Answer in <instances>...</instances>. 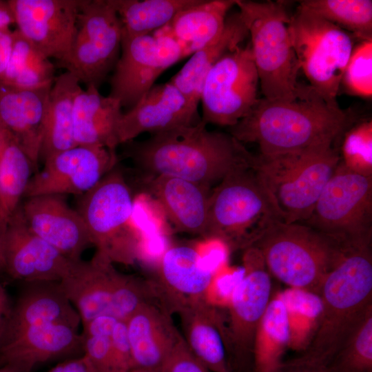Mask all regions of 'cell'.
<instances>
[{"instance_id": "52a82bcc", "label": "cell", "mask_w": 372, "mask_h": 372, "mask_svg": "<svg viewBox=\"0 0 372 372\" xmlns=\"http://www.w3.org/2000/svg\"><path fill=\"white\" fill-rule=\"evenodd\" d=\"M251 37L253 59L264 98L294 100L306 86L297 81L300 69L290 39L286 3L236 0Z\"/></svg>"}, {"instance_id": "f35d334b", "label": "cell", "mask_w": 372, "mask_h": 372, "mask_svg": "<svg viewBox=\"0 0 372 372\" xmlns=\"http://www.w3.org/2000/svg\"><path fill=\"white\" fill-rule=\"evenodd\" d=\"M342 82L351 94L362 97L372 95V40L362 41L353 48Z\"/></svg>"}, {"instance_id": "f1b7e54d", "label": "cell", "mask_w": 372, "mask_h": 372, "mask_svg": "<svg viewBox=\"0 0 372 372\" xmlns=\"http://www.w3.org/2000/svg\"><path fill=\"white\" fill-rule=\"evenodd\" d=\"M249 36L238 12L227 15L223 31L191 55L183 67L169 81L198 109L205 79L215 63L236 49Z\"/></svg>"}, {"instance_id": "b9f144b4", "label": "cell", "mask_w": 372, "mask_h": 372, "mask_svg": "<svg viewBox=\"0 0 372 372\" xmlns=\"http://www.w3.org/2000/svg\"><path fill=\"white\" fill-rule=\"evenodd\" d=\"M160 372L211 371L192 354L180 335Z\"/></svg>"}, {"instance_id": "ac0fdd59", "label": "cell", "mask_w": 372, "mask_h": 372, "mask_svg": "<svg viewBox=\"0 0 372 372\" xmlns=\"http://www.w3.org/2000/svg\"><path fill=\"white\" fill-rule=\"evenodd\" d=\"M6 273L25 284L59 282L71 261L28 227L20 206L3 232Z\"/></svg>"}, {"instance_id": "30bf717a", "label": "cell", "mask_w": 372, "mask_h": 372, "mask_svg": "<svg viewBox=\"0 0 372 372\" xmlns=\"http://www.w3.org/2000/svg\"><path fill=\"white\" fill-rule=\"evenodd\" d=\"M302 223L349 247L371 245L372 176L354 172L340 160Z\"/></svg>"}, {"instance_id": "c3c4849f", "label": "cell", "mask_w": 372, "mask_h": 372, "mask_svg": "<svg viewBox=\"0 0 372 372\" xmlns=\"http://www.w3.org/2000/svg\"><path fill=\"white\" fill-rule=\"evenodd\" d=\"M6 273V264L3 249V229L0 223V274Z\"/></svg>"}, {"instance_id": "cb8c5ba5", "label": "cell", "mask_w": 372, "mask_h": 372, "mask_svg": "<svg viewBox=\"0 0 372 372\" xmlns=\"http://www.w3.org/2000/svg\"><path fill=\"white\" fill-rule=\"evenodd\" d=\"M176 313L192 354L211 372H231L227 325L217 308L206 298L185 304Z\"/></svg>"}, {"instance_id": "d4e9b609", "label": "cell", "mask_w": 372, "mask_h": 372, "mask_svg": "<svg viewBox=\"0 0 372 372\" xmlns=\"http://www.w3.org/2000/svg\"><path fill=\"white\" fill-rule=\"evenodd\" d=\"M64 323L78 327L80 316L59 282L25 284L14 305L10 308L0 347L21 331L31 327Z\"/></svg>"}, {"instance_id": "d590c367", "label": "cell", "mask_w": 372, "mask_h": 372, "mask_svg": "<svg viewBox=\"0 0 372 372\" xmlns=\"http://www.w3.org/2000/svg\"><path fill=\"white\" fill-rule=\"evenodd\" d=\"M299 6L352 32L362 41L372 40L371 0H304Z\"/></svg>"}, {"instance_id": "484cf974", "label": "cell", "mask_w": 372, "mask_h": 372, "mask_svg": "<svg viewBox=\"0 0 372 372\" xmlns=\"http://www.w3.org/2000/svg\"><path fill=\"white\" fill-rule=\"evenodd\" d=\"M78 329L64 323L28 328L0 347V366L10 364L30 372L39 364L82 349Z\"/></svg>"}, {"instance_id": "44dd1931", "label": "cell", "mask_w": 372, "mask_h": 372, "mask_svg": "<svg viewBox=\"0 0 372 372\" xmlns=\"http://www.w3.org/2000/svg\"><path fill=\"white\" fill-rule=\"evenodd\" d=\"M158 278V282L154 284L159 300L170 312H176L190 302L206 298L214 273L203 263L196 249L179 245L162 254Z\"/></svg>"}, {"instance_id": "74e56055", "label": "cell", "mask_w": 372, "mask_h": 372, "mask_svg": "<svg viewBox=\"0 0 372 372\" xmlns=\"http://www.w3.org/2000/svg\"><path fill=\"white\" fill-rule=\"evenodd\" d=\"M340 161L350 169L372 176V122L364 121L347 132Z\"/></svg>"}, {"instance_id": "f907efd6", "label": "cell", "mask_w": 372, "mask_h": 372, "mask_svg": "<svg viewBox=\"0 0 372 372\" xmlns=\"http://www.w3.org/2000/svg\"><path fill=\"white\" fill-rule=\"evenodd\" d=\"M130 372H158V371L144 370V369H133Z\"/></svg>"}, {"instance_id": "ab89813d", "label": "cell", "mask_w": 372, "mask_h": 372, "mask_svg": "<svg viewBox=\"0 0 372 372\" xmlns=\"http://www.w3.org/2000/svg\"><path fill=\"white\" fill-rule=\"evenodd\" d=\"M83 335L81 356L89 372H113L109 336Z\"/></svg>"}, {"instance_id": "603a6c76", "label": "cell", "mask_w": 372, "mask_h": 372, "mask_svg": "<svg viewBox=\"0 0 372 372\" xmlns=\"http://www.w3.org/2000/svg\"><path fill=\"white\" fill-rule=\"evenodd\" d=\"M52 84L21 89L0 83V124L16 138L34 168L40 160Z\"/></svg>"}, {"instance_id": "4dcf8cb0", "label": "cell", "mask_w": 372, "mask_h": 372, "mask_svg": "<svg viewBox=\"0 0 372 372\" xmlns=\"http://www.w3.org/2000/svg\"><path fill=\"white\" fill-rule=\"evenodd\" d=\"M81 88L70 72L56 76L49 94L45 133L40 159L76 145L73 135V109Z\"/></svg>"}, {"instance_id": "f6af8a7d", "label": "cell", "mask_w": 372, "mask_h": 372, "mask_svg": "<svg viewBox=\"0 0 372 372\" xmlns=\"http://www.w3.org/2000/svg\"><path fill=\"white\" fill-rule=\"evenodd\" d=\"M49 372H89L82 358L70 360L53 367Z\"/></svg>"}, {"instance_id": "f546056e", "label": "cell", "mask_w": 372, "mask_h": 372, "mask_svg": "<svg viewBox=\"0 0 372 372\" xmlns=\"http://www.w3.org/2000/svg\"><path fill=\"white\" fill-rule=\"evenodd\" d=\"M234 6L236 0H199L178 12L162 28L179 43L187 57L223 31L227 14Z\"/></svg>"}, {"instance_id": "ba28073f", "label": "cell", "mask_w": 372, "mask_h": 372, "mask_svg": "<svg viewBox=\"0 0 372 372\" xmlns=\"http://www.w3.org/2000/svg\"><path fill=\"white\" fill-rule=\"evenodd\" d=\"M254 165L231 170L210 194L205 238L244 249L280 219Z\"/></svg>"}, {"instance_id": "277c9868", "label": "cell", "mask_w": 372, "mask_h": 372, "mask_svg": "<svg viewBox=\"0 0 372 372\" xmlns=\"http://www.w3.org/2000/svg\"><path fill=\"white\" fill-rule=\"evenodd\" d=\"M251 246L258 249L269 273L280 282L318 296L327 276L352 247L304 223L280 219L273 220Z\"/></svg>"}, {"instance_id": "1f68e13d", "label": "cell", "mask_w": 372, "mask_h": 372, "mask_svg": "<svg viewBox=\"0 0 372 372\" xmlns=\"http://www.w3.org/2000/svg\"><path fill=\"white\" fill-rule=\"evenodd\" d=\"M35 169L16 138L0 124V223H6L21 205Z\"/></svg>"}, {"instance_id": "8992f818", "label": "cell", "mask_w": 372, "mask_h": 372, "mask_svg": "<svg viewBox=\"0 0 372 372\" xmlns=\"http://www.w3.org/2000/svg\"><path fill=\"white\" fill-rule=\"evenodd\" d=\"M96 251L89 260H72L59 282L84 325L99 316L125 321L142 304L158 300L154 283L118 271Z\"/></svg>"}, {"instance_id": "7a4b0ae2", "label": "cell", "mask_w": 372, "mask_h": 372, "mask_svg": "<svg viewBox=\"0 0 372 372\" xmlns=\"http://www.w3.org/2000/svg\"><path fill=\"white\" fill-rule=\"evenodd\" d=\"M353 121L351 113L330 105L309 85L294 100L258 99L230 134L256 143L260 155L273 156L334 143Z\"/></svg>"}, {"instance_id": "8d00e7d4", "label": "cell", "mask_w": 372, "mask_h": 372, "mask_svg": "<svg viewBox=\"0 0 372 372\" xmlns=\"http://www.w3.org/2000/svg\"><path fill=\"white\" fill-rule=\"evenodd\" d=\"M326 366L329 372H372V309Z\"/></svg>"}, {"instance_id": "d6a6232c", "label": "cell", "mask_w": 372, "mask_h": 372, "mask_svg": "<svg viewBox=\"0 0 372 372\" xmlns=\"http://www.w3.org/2000/svg\"><path fill=\"white\" fill-rule=\"evenodd\" d=\"M291 331L281 293L271 298L258 325L254 345L253 372H276L289 347Z\"/></svg>"}, {"instance_id": "83f0119b", "label": "cell", "mask_w": 372, "mask_h": 372, "mask_svg": "<svg viewBox=\"0 0 372 372\" xmlns=\"http://www.w3.org/2000/svg\"><path fill=\"white\" fill-rule=\"evenodd\" d=\"M120 101L102 95L99 88L82 87L73 109V135L76 145L99 146L115 149L119 145L117 127L123 114Z\"/></svg>"}, {"instance_id": "ffe728a7", "label": "cell", "mask_w": 372, "mask_h": 372, "mask_svg": "<svg viewBox=\"0 0 372 372\" xmlns=\"http://www.w3.org/2000/svg\"><path fill=\"white\" fill-rule=\"evenodd\" d=\"M197 108L170 81L154 84L128 111L117 127L118 144L133 141L141 134L151 135L200 122Z\"/></svg>"}, {"instance_id": "e0dca14e", "label": "cell", "mask_w": 372, "mask_h": 372, "mask_svg": "<svg viewBox=\"0 0 372 372\" xmlns=\"http://www.w3.org/2000/svg\"><path fill=\"white\" fill-rule=\"evenodd\" d=\"M17 30L50 59L68 54L76 32L80 0H8Z\"/></svg>"}, {"instance_id": "681fc988", "label": "cell", "mask_w": 372, "mask_h": 372, "mask_svg": "<svg viewBox=\"0 0 372 372\" xmlns=\"http://www.w3.org/2000/svg\"><path fill=\"white\" fill-rule=\"evenodd\" d=\"M0 372H20L16 367L6 364L0 366Z\"/></svg>"}, {"instance_id": "d6986e66", "label": "cell", "mask_w": 372, "mask_h": 372, "mask_svg": "<svg viewBox=\"0 0 372 372\" xmlns=\"http://www.w3.org/2000/svg\"><path fill=\"white\" fill-rule=\"evenodd\" d=\"M62 195L26 198L20 209L29 229L70 260L81 259L92 241L79 211Z\"/></svg>"}, {"instance_id": "2e32d148", "label": "cell", "mask_w": 372, "mask_h": 372, "mask_svg": "<svg viewBox=\"0 0 372 372\" xmlns=\"http://www.w3.org/2000/svg\"><path fill=\"white\" fill-rule=\"evenodd\" d=\"M31 177L23 198L40 195H83L116 167L115 149L74 145L43 161Z\"/></svg>"}, {"instance_id": "836d02e7", "label": "cell", "mask_w": 372, "mask_h": 372, "mask_svg": "<svg viewBox=\"0 0 372 372\" xmlns=\"http://www.w3.org/2000/svg\"><path fill=\"white\" fill-rule=\"evenodd\" d=\"M199 0H111L121 22L122 39L151 34Z\"/></svg>"}, {"instance_id": "7c38bea8", "label": "cell", "mask_w": 372, "mask_h": 372, "mask_svg": "<svg viewBox=\"0 0 372 372\" xmlns=\"http://www.w3.org/2000/svg\"><path fill=\"white\" fill-rule=\"evenodd\" d=\"M122 31L111 0H80L75 37L57 63L87 86L99 88L118 61Z\"/></svg>"}, {"instance_id": "4fadbf2b", "label": "cell", "mask_w": 372, "mask_h": 372, "mask_svg": "<svg viewBox=\"0 0 372 372\" xmlns=\"http://www.w3.org/2000/svg\"><path fill=\"white\" fill-rule=\"evenodd\" d=\"M244 273L231 292L227 323L231 372H253L254 340L271 299V280L260 252L244 249Z\"/></svg>"}, {"instance_id": "7402d4cb", "label": "cell", "mask_w": 372, "mask_h": 372, "mask_svg": "<svg viewBox=\"0 0 372 372\" xmlns=\"http://www.w3.org/2000/svg\"><path fill=\"white\" fill-rule=\"evenodd\" d=\"M125 322L133 369L160 372L181 335L173 322L171 312L161 302H148Z\"/></svg>"}, {"instance_id": "7dc6e473", "label": "cell", "mask_w": 372, "mask_h": 372, "mask_svg": "<svg viewBox=\"0 0 372 372\" xmlns=\"http://www.w3.org/2000/svg\"><path fill=\"white\" fill-rule=\"evenodd\" d=\"M13 23L14 17L8 1H0V30L10 28Z\"/></svg>"}, {"instance_id": "9a60e30c", "label": "cell", "mask_w": 372, "mask_h": 372, "mask_svg": "<svg viewBox=\"0 0 372 372\" xmlns=\"http://www.w3.org/2000/svg\"><path fill=\"white\" fill-rule=\"evenodd\" d=\"M185 58L179 43L163 28L122 39L121 54L110 79V96L132 108L168 68Z\"/></svg>"}, {"instance_id": "5b68a950", "label": "cell", "mask_w": 372, "mask_h": 372, "mask_svg": "<svg viewBox=\"0 0 372 372\" xmlns=\"http://www.w3.org/2000/svg\"><path fill=\"white\" fill-rule=\"evenodd\" d=\"M333 144L256 157L254 169L280 220L302 223L309 218L340 160Z\"/></svg>"}, {"instance_id": "bcb514c9", "label": "cell", "mask_w": 372, "mask_h": 372, "mask_svg": "<svg viewBox=\"0 0 372 372\" xmlns=\"http://www.w3.org/2000/svg\"><path fill=\"white\" fill-rule=\"evenodd\" d=\"M10 305L7 291L0 282V345L4 327L10 311Z\"/></svg>"}, {"instance_id": "3957f363", "label": "cell", "mask_w": 372, "mask_h": 372, "mask_svg": "<svg viewBox=\"0 0 372 372\" xmlns=\"http://www.w3.org/2000/svg\"><path fill=\"white\" fill-rule=\"evenodd\" d=\"M318 327L301 356L327 366L372 309L371 245L351 247L325 278Z\"/></svg>"}, {"instance_id": "ee69618b", "label": "cell", "mask_w": 372, "mask_h": 372, "mask_svg": "<svg viewBox=\"0 0 372 372\" xmlns=\"http://www.w3.org/2000/svg\"><path fill=\"white\" fill-rule=\"evenodd\" d=\"M13 31L10 28L0 30V76L4 72L10 56Z\"/></svg>"}, {"instance_id": "9c48e42d", "label": "cell", "mask_w": 372, "mask_h": 372, "mask_svg": "<svg viewBox=\"0 0 372 372\" xmlns=\"http://www.w3.org/2000/svg\"><path fill=\"white\" fill-rule=\"evenodd\" d=\"M288 30L300 69L310 86L330 105L337 95L353 50V41L341 28L305 9L290 17Z\"/></svg>"}, {"instance_id": "7bdbcfd3", "label": "cell", "mask_w": 372, "mask_h": 372, "mask_svg": "<svg viewBox=\"0 0 372 372\" xmlns=\"http://www.w3.org/2000/svg\"><path fill=\"white\" fill-rule=\"evenodd\" d=\"M276 372H329L327 366L302 356L282 363Z\"/></svg>"}, {"instance_id": "5bb4252c", "label": "cell", "mask_w": 372, "mask_h": 372, "mask_svg": "<svg viewBox=\"0 0 372 372\" xmlns=\"http://www.w3.org/2000/svg\"><path fill=\"white\" fill-rule=\"evenodd\" d=\"M259 79L250 43L223 56L208 72L202 89V121L235 125L255 105Z\"/></svg>"}, {"instance_id": "6da1fadb", "label": "cell", "mask_w": 372, "mask_h": 372, "mask_svg": "<svg viewBox=\"0 0 372 372\" xmlns=\"http://www.w3.org/2000/svg\"><path fill=\"white\" fill-rule=\"evenodd\" d=\"M125 152L141 168L209 186L229 172L254 165L256 157L230 134L209 131L200 122L126 143Z\"/></svg>"}, {"instance_id": "e575fe53", "label": "cell", "mask_w": 372, "mask_h": 372, "mask_svg": "<svg viewBox=\"0 0 372 372\" xmlns=\"http://www.w3.org/2000/svg\"><path fill=\"white\" fill-rule=\"evenodd\" d=\"M54 66L21 33L13 31L12 50L0 83L21 89H34L53 83Z\"/></svg>"}, {"instance_id": "4316f807", "label": "cell", "mask_w": 372, "mask_h": 372, "mask_svg": "<svg viewBox=\"0 0 372 372\" xmlns=\"http://www.w3.org/2000/svg\"><path fill=\"white\" fill-rule=\"evenodd\" d=\"M147 187L176 230L205 237L208 187L165 175L154 176Z\"/></svg>"}, {"instance_id": "8fae6325", "label": "cell", "mask_w": 372, "mask_h": 372, "mask_svg": "<svg viewBox=\"0 0 372 372\" xmlns=\"http://www.w3.org/2000/svg\"><path fill=\"white\" fill-rule=\"evenodd\" d=\"M76 210L96 251L113 263L129 265L134 262L137 241L130 224L133 198L119 169L115 167L95 187L81 195Z\"/></svg>"}, {"instance_id": "60d3db41", "label": "cell", "mask_w": 372, "mask_h": 372, "mask_svg": "<svg viewBox=\"0 0 372 372\" xmlns=\"http://www.w3.org/2000/svg\"><path fill=\"white\" fill-rule=\"evenodd\" d=\"M109 338L113 372H130L133 363L125 321H118Z\"/></svg>"}]
</instances>
